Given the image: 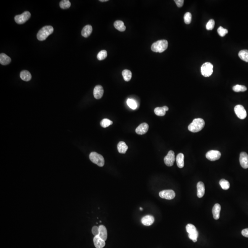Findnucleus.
<instances>
[{
  "mask_svg": "<svg viewBox=\"0 0 248 248\" xmlns=\"http://www.w3.org/2000/svg\"><path fill=\"white\" fill-rule=\"evenodd\" d=\"M205 125V122L201 118L194 119L193 122L188 126V129L192 132H198L203 129Z\"/></svg>",
  "mask_w": 248,
  "mask_h": 248,
  "instance_id": "1",
  "label": "nucleus"
},
{
  "mask_svg": "<svg viewBox=\"0 0 248 248\" xmlns=\"http://www.w3.org/2000/svg\"><path fill=\"white\" fill-rule=\"evenodd\" d=\"M54 29L50 25L44 26L41 28L37 33V38L38 40L43 41L45 40L49 36L54 32Z\"/></svg>",
  "mask_w": 248,
  "mask_h": 248,
  "instance_id": "2",
  "label": "nucleus"
},
{
  "mask_svg": "<svg viewBox=\"0 0 248 248\" xmlns=\"http://www.w3.org/2000/svg\"><path fill=\"white\" fill-rule=\"evenodd\" d=\"M168 42L165 40H161L154 42L151 46L152 51L162 53L168 48Z\"/></svg>",
  "mask_w": 248,
  "mask_h": 248,
  "instance_id": "3",
  "label": "nucleus"
},
{
  "mask_svg": "<svg viewBox=\"0 0 248 248\" xmlns=\"http://www.w3.org/2000/svg\"><path fill=\"white\" fill-rule=\"evenodd\" d=\"M186 229L189 233V238L194 243L197 242L199 233L196 227L192 224H188L186 226Z\"/></svg>",
  "mask_w": 248,
  "mask_h": 248,
  "instance_id": "4",
  "label": "nucleus"
},
{
  "mask_svg": "<svg viewBox=\"0 0 248 248\" xmlns=\"http://www.w3.org/2000/svg\"><path fill=\"white\" fill-rule=\"evenodd\" d=\"M89 158L91 162L100 167H103L104 165V157L96 152H91L90 154Z\"/></svg>",
  "mask_w": 248,
  "mask_h": 248,
  "instance_id": "5",
  "label": "nucleus"
},
{
  "mask_svg": "<svg viewBox=\"0 0 248 248\" xmlns=\"http://www.w3.org/2000/svg\"><path fill=\"white\" fill-rule=\"evenodd\" d=\"M201 71L203 76L209 77L213 72V65L209 62H206L201 66Z\"/></svg>",
  "mask_w": 248,
  "mask_h": 248,
  "instance_id": "6",
  "label": "nucleus"
},
{
  "mask_svg": "<svg viewBox=\"0 0 248 248\" xmlns=\"http://www.w3.org/2000/svg\"><path fill=\"white\" fill-rule=\"evenodd\" d=\"M31 17V14L29 12L25 11L20 15H16L15 17V21L17 24H24L29 20Z\"/></svg>",
  "mask_w": 248,
  "mask_h": 248,
  "instance_id": "7",
  "label": "nucleus"
},
{
  "mask_svg": "<svg viewBox=\"0 0 248 248\" xmlns=\"http://www.w3.org/2000/svg\"><path fill=\"white\" fill-rule=\"evenodd\" d=\"M234 112L237 117L241 120L246 118L247 113L244 107L241 105H237L234 108Z\"/></svg>",
  "mask_w": 248,
  "mask_h": 248,
  "instance_id": "8",
  "label": "nucleus"
},
{
  "mask_svg": "<svg viewBox=\"0 0 248 248\" xmlns=\"http://www.w3.org/2000/svg\"><path fill=\"white\" fill-rule=\"evenodd\" d=\"M221 156V153L218 150H210L206 154V157L210 161H214L218 160Z\"/></svg>",
  "mask_w": 248,
  "mask_h": 248,
  "instance_id": "9",
  "label": "nucleus"
},
{
  "mask_svg": "<svg viewBox=\"0 0 248 248\" xmlns=\"http://www.w3.org/2000/svg\"><path fill=\"white\" fill-rule=\"evenodd\" d=\"M159 195L162 199L170 200L175 197V194L172 190H165L160 192Z\"/></svg>",
  "mask_w": 248,
  "mask_h": 248,
  "instance_id": "10",
  "label": "nucleus"
},
{
  "mask_svg": "<svg viewBox=\"0 0 248 248\" xmlns=\"http://www.w3.org/2000/svg\"><path fill=\"white\" fill-rule=\"evenodd\" d=\"M164 162L165 164L168 166H171L173 165L175 161V156L174 151L170 150L168 152L167 155L164 158Z\"/></svg>",
  "mask_w": 248,
  "mask_h": 248,
  "instance_id": "11",
  "label": "nucleus"
},
{
  "mask_svg": "<svg viewBox=\"0 0 248 248\" xmlns=\"http://www.w3.org/2000/svg\"><path fill=\"white\" fill-rule=\"evenodd\" d=\"M240 165L244 169L248 168V154L245 152L240 153L239 157Z\"/></svg>",
  "mask_w": 248,
  "mask_h": 248,
  "instance_id": "12",
  "label": "nucleus"
},
{
  "mask_svg": "<svg viewBox=\"0 0 248 248\" xmlns=\"http://www.w3.org/2000/svg\"><path fill=\"white\" fill-rule=\"evenodd\" d=\"M149 125L147 123H141L136 129V132L139 135H144L147 133L149 130Z\"/></svg>",
  "mask_w": 248,
  "mask_h": 248,
  "instance_id": "13",
  "label": "nucleus"
},
{
  "mask_svg": "<svg viewBox=\"0 0 248 248\" xmlns=\"http://www.w3.org/2000/svg\"><path fill=\"white\" fill-rule=\"evenodd\" d=\"M104 93V90L103 86L100 85H97L95 87L94 90V95L96 99H101Z\"/></svg>",
  "mask_w": 248,
  "mask_h": 248,
  "instance_id": "14",
  "label": "nucleus"
},
{
  "mask_svg": "<svg viewBox=\"0 0 248 248\" xmlns=\"http://www.w3.org/2000/svg\"><path fill=\"white\" fill-rule=\"evenodd\" d=\"M197 196L198 198H201L204 195L205 193V187L204 183L202 181H199L197 183Z\"/></svg>",
  "mask_w": 248,
  "mask_h": 248,
  "instance_id": "15",
  "label": "nucleus"
},
{
  "mask_svg": "<svg viewBox=\"0 0 248 248\" xmlns=\"http://www.w3.org/2000/svg\"><path fill=\"white\" fill-rule=\"evenodd\" d=\"M94 242L96 248H103L105 245V241L102 239L99 235L95 236Z\"/></svg>",
  "mask_w": 248,
  "mask_h": 248,
  "instance_id": "16",
  "label": "nucleus"
},
{
  "mask_svg": "<svg viewBox=\"0 0 248 248\" xmlns=\"http://www.w3.org/2000/svg\"><path fill=\"white\" fill-rule=\"evenodd\" d=\"M154 221V218L152 215H146L141 219V223L143 225L146 226H149L153 224Z\"/></svg>",
  "mask_w": 248,
  "mask_h": 248,
  "instance_id": "17",
  "label": "nucleus"
},
{
  "mask_svg": "<svg viewBox=\"0 0 248 248\" xmlns=\"http://www.w3.org/2000/svg\"><path fill=\"white\" fill-rule=\"evenodd\" d=\"M221 207L220 204H215L213 208L212 209V213L213 215L214 218L215 220H218L220 218V213Z\"/></svg>",
  "mask_w": 248,
  "mask_h": 248,
  "instance_id": "18",
  "label": "nucleus"
},
{
  "mask_svg": "<svg viewBox=\"0 0 248 248\" xmlns=\"http://www.w3.org/2000/svg\"><path fill=\"white\" fill-rule=\"evenodd\" d=\"M92 31V26L91 25H86L82 29L81 35L83 37L87 38L90 36Z\"/></svg>",
  "mask_w": 248,
  "mask_h": 248,
  "instance_id": "19",
  "label": "nucleus"
},
{
  "mask_svg": "<svg viewBox=\"0 0 248 248\" xmlns=\"http://www.w3.org/2000/svg\"><path fill=\"white\" fill-rule=\"evenodd\" d=\"M99 236L102 239L104 240V241H106L107 239V236H108L106 228L104 226H99Z\"/></svg>",
  "mask_w": 248,
  "mask_h": 248,
  "instance_id": "20",
  "label": "nucleus"
},
{
  "mask_svg": "<svg viewBox=\"0 0 248 248\" xmlns=\"http://www.w3.org/2000/svg\"><path fill=\"white\" fill-rule=\"evenodd\" d=\"M184 155L182 153H179L178 154L176 157V164L178 167L180 168H182L184 166Z\"/></svg>",
  "mask_w": 248,
  "mask_h": 248,
  "instance_id": "21",
  "label": "nucleus"
},
{
  "mask_svg": "<svg viewBox=\"0 0 248 248\" xmlns=\"http://www.w3.org/2000/svg\"><path fill=\"white\" fill-rule=\"evenodd\" d=\"M128 148V146L124 141H120L117 145L118 152L120 154H125Z\"/></svg>",
  "mask_w": 248,
  "mask_h": 248,
  "instance_id": "22",
  "label": "nucleus"
},
{
  "mask_svg": "<svg viewBox=\"0 0 248 248\" xmlns=\"http://www.w3.org/2000/svg\"><path fill=\"white\" fill-rule=\"evenodd\" d=\"M10 57L7 55L6 54H0V63L3 65H8L11 62Z\"/></svg>",
  "mask_w": 248,
  "mask_h": 248,
  "instance_id": "23",
  "label": "nucleus"
},
{
  "mask_svg": "<svg viewBox=\"0 0 248 248\" xmlns=\"http://www.w3.org/2000/svg\"><path fill=\"white\" fill-rule=\"evenodd\" d=\"M20 77L22 80L25 81H29L32 78L30 73L27 70L22 71L20 74Z\"/></svg>",
  "mask_w": 248,
  "mask_h": 248,
  "instance_id": "24",
  "label": "nucleus"
},
{
  "mask_svg": "<svg viewBox=\"0 0 248 248\" xmlns=\"http://www.w3.org/2000/svg\"><path fill=\"white\" fill-rule=\"evenodd\" d=\"M114 27L115 29L121 32H123L126 30V27L124 25V22L121 20H117L114 23Z\"/></svg>",
  "mask_w": 248,
  "mask_h": 248,
  "instance_id": "25",
  "label": "nucleus"
},
{
  "mask_svg": "<svg viewBox=\"0 0 248 248\" xmlns=\"http://www.w3.org/2000/svg\"><path fill=\"white\" fill-rule=\"evenodd\" d=\"M122 75L124 80L126 81H129L131 80L132 77V73L129 70H125L122 71Z\"/></svg>",
  "mask_w": 248,
  "mask_h": 248,
  "instance_id": "26",
  "label": "nucleus"
},
{
  "mask_svg": "<svg viewBox=\"0 0 248 248\" xmlns=\"http://www.w3.org/2000/svg\"><path fill=\"white\" fill-rule=\"evenodd\" d=\"M239 57L242 60L248 62V50H242L239 53Z\"/></svg>",
  "mask_w": 248,
  "mask_h": 248,
  "instance_id": "27",
  "label": "nucleus"
},
{
  "mask_svg": "<svg viewBox=\"0 0 248 248\" xmlns=\"http://www.w3.org/2000/svg\"><path fill=\"white\" fill-rule=\"evenodd\" d=\"M154 112L155 115L159 116H164L166 114V111L164 107H157L154 109Z\"/></svg>",
  "mask_w": 248,
  "mask_h": 248,
  "instance_id": "28",
  "label": "nucleus"
},
{
  "mask_svg": "<svg viewBox=\"0 0 248 248\" xmlns=\"http://www.w3.org/2000/svg\"><path fill=\"white\" fill-rule=\"evenodd\" d=\"M219 183L221 188L223 189L226 190L228 189H229L230 183L228 181L224 179H222L220 181Z\"/></svg>",
  "mask_w": 248,
  "mask_h": 248,
  "instance_id": "29",
  "label": "nucleus"
},
{
  "mask_svg": "<svg viewBox=\"0 0 248 248\" xmlns=\"http://www.w3.org/2000/svg\"><path fill=\"white\" fill-rule=\"evenodd\" d=\"M59 6L62 9H66L70 7L71 3L69 0H63L60 2Z\"/></svg>",
  "mask_w": 248,
  "mask_h": 248,
  "instance_id": "30",
  "label": "nucleus"
},
{
  "mask_svg": "<svg viewBox=\"0 0 248 248\" xmlns=\"http://www.w3.org/2000/svg\"><path fill=\"white\" fill-rule=\"evenodd\" d=\"M107 57V52L106 50H102L97 55V59L101 61L105 59Z\"/></svg>",
  "mask_w": 248,
  "mask_h": 248,
  "instance_id": "31",
  "label": "nucleus"
},
{
  "mask_svg": "<svg viewBox=\"0 0 248 248\" xmlns=\"http://www.w3.org/2000/svg\"><path fill=\"white\" fill-rule=\"evenodd\" d=\"M113 121L109 120V119H104L100 122V125L104 128H106L113 124Z\"/></svg>",
  "mask_w": 248,
  "mask_h": 248,
  "instance_id": "32",
  "label": "nucleus"
},
{
  "mask_svg": "<svg viewBox=\"0 0 248 248\" xmlns=\"http://www.w3.org/2000/svg\"><path fill=\"white\" fill-rule=\"evenodd\" d=\"M233 89L235 92H240L246 91L247 90V88L244 86L237 85L233 87Z\"/></svg>",
  "mask_w": 248,
  "mask_h": 248,
  "instance_id": "33",
  "label": "nucleus"
},
{
  "mask_svg": "<svg viewBox=\"0 0 248 248\" xmlns=\"http://www.w3.org/2000/svg\"><path fill=\"white\" fill-rule=\"evenodd\" d=\"M127 104L130 108L132 109H136L137 108V104L135 101L132 99H129L127 100Z\"/></svg>",
  "mask_w": 248,
  "mask_h": 248,
  "instance_id": "34",
  "label": "nucleus"
},
{
  "mask_svg": "<svg viewBox=\"0 0 248 248\" xmlns=\"http://www.w3.org/2000/svg\"><path fill=\"white\" fill-rule=\"evenodd\" d=\"M184 20L185 24L187 25L190 24L192 20V15L191 13L189 12H186L184 16Z\"/></svg>",
  "mask_w": 248,
  "mask_h": 248,
  "instance_id": "35",
  "label": "nucleus"
},
{
  "mask_svg": "<svg viewBox=\"0 0 248 248\" xmlns=\"http://www.w3.org/2000/svg\"><path fill=\"white\" fill-rule=\"evenodd\" d=\"M218 32L220 36H221V37H224V36H225V35L227 33H228V30L227 29H224L223 27L220 26L218 29Z\"/></svg>",
  "mask_w": 248,
  "mask_h": 248,
  "instance_id": "36",
  "label": "nucleus"
},
{
  "mask_svg": "<svg viewBox=\"0 0 248 248\" xmlns=\"http://www.w3.org/2000/svg\"><path fill=\"white\" fill-rule=\"evenodd\" d=\"M215 26V21L213 20H210L206 24V29L208 30H211L214 29Z\"/></svg>",
  "mask_w": 248,
  "mask_h": 248,
  "instance_id": "37",
  "label": "nucleus"
},
{
  "mask_svg": "<svg viewBox=\"0 0 248 248\" xmlns=\"http://www.w3.org/2000/svg\"><path fill=\"white\" fill-rule=\"evenodd\" d=\"M92 233L95 236L99 235V227L94 226L92 228Z\"/></svg>",
  "mask_w": 248,
  "mask_h": 248,
  "instance_id": "38",
  "label": "nucleus"
},
{
  "mask_svg": "<svg viewBox=\"0 0 248 248\" xmlns=\"http://www.w3.org/2000/svg\"><path fill=\"white\" fill-rule=\"evenodd\" d=\"M174 1L176 3V5L178 7H182L183 5L184 2L183 0H175Z\"/></svg>",
  "mask_w": 248,
  "mask_h": 248,
  "instance_id": "39",
  "label": "nucleus"
},
{
  "mask_svg": "<svg viewBox=\"0 0 248 248\" xmlns=\"http://www.w3.org/2000/svg\"><path fill=\"white\" fill-rule=\"evenodd\" d=\"M242 234L244 237L248 238V228H245L242 231Z\"/></svg>",
  "mask_w": 248,
  "mask_h": 248,
  "instance_id": "40",
  "label": "nucleus"
},
{
  "mask_svg": "<svg viewBox=\"0 0 248 248\" xmlns=\"http://www.w3.org/2000/svg\"><path fill=\"white\" fill-rule=\"evenodd\" d=\"M163 107H164L165 109V111H168V110H169V108H168V107H167V106H163Z\"/></svg>",
  "mask_w": 248,
  "mask_h": 248,
  "instance_id": "41",
  "label": "nucleus"
},
{
  "mask_svg": "<svg viewBox=\"0 0 248 248\" xmlns=\"http://www.w3.org/2000/svg\"><path fill=\"white\" fill-rule=\"evenodd\" d=\"M99 1L101 2H106V1H108V0H100Z\"/></svg>",
  "mask_w": 248,
  "mask_h": 248,
  "instance_id": "42",
  "label": "nucleus"
},
{
  "mask_svg": "<svg viewBox=\"0 0 248 248\" xmlns=\"http://www.w3.org/2000/svg\"><path fill=\"white\" fill-rule=\"evenodd\" d=\"M140 209L141 210H143V208H141V207H140Z\"/></svg>",
  "mask_w": 248,
  "mask_h": 248,
  "instance_id": "43",
  "label": "nucleus"
}]
</instances>
